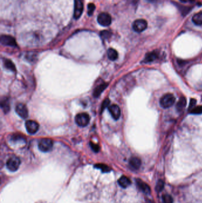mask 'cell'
I'll use <instances>...</instances> for the list:
<instances>
[{
  "instance_id": "obj_19",
  "label": "cell",
  "mask_w": 202,
  "mask_h": 203,
  "mask_svg": "<svg viewBox=\"0 0 202 203\" xmlns=\"http://www.w3.org/2000/svg\"><path fill=\"white\" fill-rule=\"evenodd\" d=\"M193 22L196 25H202V12H199L195 14L192 18Z\"/></svg>"
},
{
  "instance_id": "obj_28",
  "label": "cell",
  "mask_w": 202,
  "mask_h": 203,
  "mask_svg": "<svg viewBox=\"0 0 202 203\" xmlns=\"http://www.w3.org/2000/svg\"><path fill=\"white\" fill-rule=\"evenodd\" d=\"M100 35H101V37L102 39H108V38H109L110 37L111 34L109 32L105 31L101 32Z\"/></svg>"
},
{
  "instance_id": "obj_18",
  "label": "cell",
  "mask_w": 202,
  "mask_h": 203,
  "mask_svg": "<svg viewBox=\"0 0 202 203\" xmlns=\"http://www.w3.org/2000/svg\"><path fill=\"white\" fill-rule=\"evenodd\" d=\"M186 103L187 101L186 98L184 97H181L176 104L177 110L178 111H181L182 110H183L186 106Z\"/></svg>"
},
{
  "instance_id": "obj_16",
  "label": "cell",
  "mask_w": 202,
  "mask_h": 203,
  "mask_svg": "<svg viewBox=\"0 0 202 203\" xmlns=\"http://www.w3.org/2000/svg\"><path fill=\"white\" fill-rule=\"evenodd\" d=\"M158 57V54L155 51H153L149 53H148L146 55V57L145 58L144 62L145 63H151L155 60Z\"/></svg>"
},
{
  "instance_id": "obj_9",
  "label": "cell",
  "mask_w": 202,
  "mask_h": 203,
  "mask_svg": "<svg viewBox=\"0 0 202 203\" xmlns=\"http://www.w3.org/2000/svg\"><path fill=\"white\" fill-rule=\"evenodd\" d=\"M25 126L27 131L30 134H34L37 133L39 128V124L33 120L27 121L25 123Z\"/></svg>"
},
{
  "instance_id": "obj_1",
  "label": "cell",
  "mask_w": 202,
  "mask_h": 203,
  "mask_svg": "<svg viewBox=\"0 0 202 203\" xmlns=\"http://www.w3.org/2000/svg\"><path fill=\"white\" fill-rule=\"evenodd\" d=\"M175 101L174 96L171 93H167L162 96L160 99V103L162 107L167 109L171 107Z\"/></svg>"
},
{
  "instance_id": "obj_3",
  "label": "cell",
  "mask_w": 202,
  "mask_h": 203,
  "mask_svg": "<svg viewBox=\"0 0 202 203\" xmlns=\"http://www.w3.org/2000/svg\"><path fill=\"white\" fill-rule=\"evenodd\" d=\"M90 116L87 113H80L75 116L76 124L81 127H86L90 122Z\"/></svg>"
},
{
  "instance_id": "obj_6",
  "label": "cell",
  "mask_w": 202,
  "mask_h": 203,
  "mask_svg": "<svg viewBox=\"0 0 202 203\" xmlns=\"http://www.w3.org/2000/svg\"><path fill=\"white\" fill-rule=\"evenodd\" d=\"M83 4L82 0H75L74 17L75 19H78L81 16L84 10Z\"/></svg>"
},
{
  "instance_id": "obj_17",
  "label": "cell",
  "mask_w": 202,
  "mask_h": 203,
  "mask_svg": "<svg viewBox=\"0 0 202 203\" xmlns=\"http://www.w3.org/2000/svg\"><path fill=\"white\" fill-rule=\"evenodd\" d=\"M107 56L110 60L115 61L118 58V53L115 49L110 48L107 51Z\"/></svg>"
},
{
  "instance_id": "obj_24",
  "label": "cell",
  "mask_w": 202,
  "mask_h": 203,
  "mask_svg": "<svg viewBox=\"0 0 202 203\" xmlns=\"http://www.w3.org/2000/svg\"><path fill=\"white\" fill-rule=\"evenodd\" d=\"M164 187V183L162 180H160L158 181L156 185V190L158 192H161L163 191Z\"/></svg>"
},
{
  "instance_id": "obj_4",
  "label": "cell",
  "mask_w": 202,
  "mask_h": 203,
  "mask_svg": "<svg viewBox=\"0 0 202 203\" xmlns=\"http://www.w3.org/2000/svg\"><path fill=\"white\" fill-rule=\"evenodd\" d=\"M38 147L43 152H49L53 148V141L49 138L42 139L39 142Z\"/></svg>"
},
{
  "instance_id": "obj_25",
  "label": "cell",
  "mask_w": 202,
  "mask_h": 203,
  "mask_svg": "<svg viewBox=\"0 0 202 203\" xmlns=\"http://www.w3.org/2000/svg\"><path fill=\"white\" fill-rule=\"evenodd\" d=\"M95 8H96V7H95L94 4H93V3L88 4V16H91L93 14V13L95 10Z\"/></svg>"
},
{
  "instance_id": "obj_12",
  "label": "cell",
  "mask_w": 202,
  "mask_h": 203,
  "mask_svg": "<svg viewBox=\"0 0 202 203\" xmlns=\"http://www.w3.org/2000/svg\"><path fill=\"white\" fill-rule=\"evenodd\" d=\"M136 184L139 188L145 194H149L151 193V188L149 186L146 184L145 182H143L141 179H137L136 180Z\"/></svg>"
},
{
  "instance_id": "obj_2",
  "label": "cell",
  "mask_w": 202,
  "mask_h": 203,
  "mask_svg": "<svg viewBox=\"0 0 202 203\" xmlns=\"http://www.w3.org/2000/svg\"><path fill=\"white\" fill-rule=\"evenodd\" d=\"M20 163L21 162L19 157L17 156H12L7 161L6 166L10 171L16 172L19 168Z\"/></svg>"
},
{
  "instance_id": "obj_27",
  "label": "cell",
  "mask_w": 202,
  "mask_h": 203,
  "mask_svg": "<svg viewBox=\"0 0 202 203\" xmlns=\"http://www.w3.org/2000/svg\"><path fill=\"white\" fill-rule=\"evenodd\" d=\"M109 104H110V100L108 99H105V100L103 101L102 103V104H101V112L104 110V109H105V107H107L109 105Z\"/></svg>"
},
{
  "instance_id": "obj_23",
  "label": "cell",
  "mask_w": 202,
  "mask_h": 203,
  "mask_svg": "<svg viewBox=\"0 0 202 203\" xmlns=\"http://www.w3.org/2000/svg\"><path fill=\"white\" fill-rule=\"evenodd\" d=\"M190 112L193 114H201L202 113V106L195 107L190 110Z\"/></svg>"
},
{
  "instance_id": "obj_30",
  "label": "cell",
  "mask_w": 202,
  "mask_h": 203,
  "mask_svg": "<svg viewBox=\"0 0 202 203\" xmlns=\"http://www.w3.org/2000/svg\"><path fill=\"white\" fill-rule=\"evenodd\" d=\"M196 101L195 99H192L190 100V104H189V109H192L194 108L195 105H196Z\"/></svg>"
},
{
  "instance_id": "obj_5",
  "label": "cell",
  "mask_w": 202,
  "mask_h": 203,
  "mask_svg": "<svg viewBox=\"0 0 202 203\" xmlns=\"http://www.w3.org/2000/svg\"><path fill=\"white\" fill-rule=\"evenodd\" d=\"M148 26L147 22L144 19H137L133 23L132 27L136 32L140 33L144 31Z\"/></svg>"
},
{
  "instance_id": "obj_31",
  "label": "cell",
  "mask_w": 202,
  "mask_h": 203,
  "mask_svg": "<svg viewBox=\"0 0 202 203\" xmlns=\"http://www.w3.org/2000/svg\"><path fill=\"white\" fill-rule=\"evenodd\" d=\"M148 1H150V2H154V1H155V0H148Z\"/></svg>"
},
{
  "instance_id": "obj_10",
  "label": "cell",
  "mask_w": 202,
  "mask_h": 203,
  "mask_svg": "<svg viewBox=\"0 0 202 203\" xmlns=\"http://www.w3.org/2000/svg\"><path fill=\"white\" fill-rule=\"evenodd\" d=\"M1 42L2 45L8 46H16L17 43L15 39L8 35H2L1 37Z\"/></svg>"
},
{
  "instance_id": "obj_8",
  "label": "cell",
  "mask_w": 202,
  "mask_h": 203,
  "mask_svg": "<svg viewBox=\"0 0 202 203\" xmlns=\"http://www.w3.org/2000/svg\"><path fill=\"white\" fill-rule=\"evenodd\" d=\"M16 112L17 115L23 119L27 118L29 111L26 106L23 103H19L16 106Z\"/></svg>"
},
{
  "instance_id": "obj_11",
  "label": "cell",
  "mask_w": 202,
  "mask_h": 203,
  "mask_svg": "<svg viewBox=\"0 0 202 203\" xmlns=\"http://www.w3.org/2000/svg\"><path fill=\"white\" fill-rule=\"evenodd\" d=\"M108 111L111 116L115 120L119 119L121 115V110L119 106L117 104H112L108 107Z\"/></svg>"
},
{
  "instance_id": "obj_7",
  "label": "cell",
  "mask_w": 202,
  "mask_h": 203,
  "mask_svg": "<svg viewBox=\"0 0 202 203\" xmlns=\"http://www.w3.org/2000/svg\"><path fill=\"white\" fill-rule=\"evenodd\" d=\"M97 22L102 26H108L111 23V17L107 13H101L98 16Z\"/></svg>"
},
{
  "instance_id": "obj_15",
  "label": "cell",
  "mask_w": 202,
  "mask_h": 203,
  "mask_svg": "<svg viewBox=\"0 0 202 203\" xmlns=\"http://www.w3.org/2000/svg\"><path fill=\"white\" fill-rule=\"evenodd\" d=\"M130 166L134 169H138L141 166V160L138 157H132L129 160Z\"/></svg>"
},
{
  "instance_id": "obj_29",
  "label": "cell",
  "mask_w": 202,
  "mask_h": 203,
  "mask_svg": "<svg viewBox=\"0 0 202 203\" xmlns=\"http://www.w3.org/2000/svg\"><path fill=\"white\" fill-rule=\"evenodd\" d=\"M90 146H91V147L93 150L94 152H98L99 151L100 147H99V146L97 144H96L95 143H93V142H90Z\"/></svg>"
},
{
  "instance_id": "obj_14",
  "label": "cell",
  "mask_w": 202,
  "mask_h": 203,
  "mask_svg": "<svg viewBox=\"0 0 202 203\" xmlns=\"http://www.w3.org/2000/svg\"><path fill=\"white\" fill-rule=\"evenodd\" d=\"M107 86H108V84L105 83L98 86L94 90V92H93L94 96L95 98H98L101 95V93L104 91V90L106 89Z\"/></svg>"
},
{
  "instance_id": "obj_20",
  "label": "cell",
  "mask_w": 202,
  "mask_h": 203,
  "mask_svg": "<svg viewBox=\"0 0 202 203\" xmlns=\"http://www.w3.org/2000/svg\"><path fill=\"white\" fill-rule=\"evenodd\" d=\"M1 108L4 113H7L10 110V105L8 99L4 98V99L1 101Z\"/></svg>"
},
{
  "instance_id": "obj_13",
  "label": "cell",
  "mask_w": 202,
  "mask_h": 203,
  "mask_svg": "<svg viewBox=\"0 0 202 203\" xmlns=\"http://www.w3.org/2000/svg\"><path fill=\"white\" fill-rule=\"evenodd\" d=\"M118 184L121 187L123 188H126L131 184V181L130 179L128 178L127 176H122L119 179Z\"/></svg>"
},
{
  "instance_id": "obj_21",
  "label": "cell",
  "mask_w": 202,
  "mask_h": 203,
  "mask_svg": "<svg viewBox=\"0 0 202 203\" xmlns=\"http://www.w3.org/2000/svg\"><path fill=\"white\" fill-rule=\"evenodd\" d=\"M4 65L5 67L10 69L12 71H16V67H15L14 64H13V63L11 61L9 60H7V59L4 60Z\"/></svg>"
},
{
  "instance_id": "obj_26",
  "label": "cell",
  "mask_w": 202,
  "mask_h": 203,
  "mask_svg": "<svg viewBox=\"0 0 202 203\" xmlns=\"http://www.w3.org/2000/svg\"><path fill=\"white\" fill-rule=\"evenodd\" d=\"M163 203H172L173 200L172 197L168 194H165L163 196Z\"/></svg>"
},
{
  "instance_id": "obj_22",
  "label": "cell",
  "mask_w": 202,
  "mask_h": 203,
  "mask_svg": "<svg viewBox=\"0 0 202 203\" xmlns=\"http://www.w3.org/2000/svg\"><path fill=\"white\" fill-rule=\"evenodd\" d=\"M95 167L98 168V169H101V170L103 172H108L110 171V168L105 165H104V164H97V165H95Z\"/></svg>"
}]
</instances>
